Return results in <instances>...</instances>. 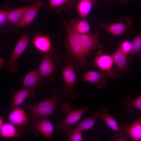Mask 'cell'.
<instances>
[{
    "label": "cell",
    "mask_w": 141,
    "mask_h": 141,
    "mask_svg": "<svg viewBox=\"0 0 141 141\" xmlns=\"http://www.w3.org/2000/svg\"><path fill=\"white\" fill-rule=\"evenodd\" d=\"M67 25L72 31L79 34H85L90 32V25L84 19L72 20Z\"/></svg>",
    "instance_id": "18"
},
{
    "label": "cell",
    "mask_w": 141,
    "mask_h": 141,
    "mask_svg": "<svg viewBox=\"0 0 141 141\" xmlns=\"http://www.w3.org/2000/svg\"><path fill=\"white\" fill-rule=\"evenodd\" d=\"M95 0H79L77 4L78 13L82 19L87 16L92 8Z\"/></svg>",
    "instance_id": "23"
},
{
    "label": "cell",
    "mask_w": 141,
    "mask_h": 141,
    "mask_svg": "<svg viewBox=\"0 0 141 141\" xmlns=\"http://www.w3.org/2000/svg\"><path fill=\"white\" fill-rule=\"evenodd\" d=\"M98 110L94 111L88 117L82 121L75 127L82 131H87L93 128L96 119H97Z\"/></svg>",
    "instance_id": "24"
},
{
    "label": "cell",
    "mask_w": 141,
    "mask_h": 141,
    "mask_svg": "<svg viewBox=\"0 0 141 141\" xmlns=\"http://www.w3.org/2000/svg\"><path fill=\"white\" fill-rule=\"evenodd\" d=\"M36 90L32 87H27L20 90L13 94V98L26 99L28 97H33L36 94Z\"/></svg>",
    "instance_id": "27"
},
{
    "label": "cell",
    "mask_w": 141,
    "mask_h": 141,
    "mask_svg": "<svg viewBox=\"0 0 141 141\" xmlns=\"http://www.w3.org/2000/svg\"><path fill=\"white\" fill-rule=\"evenodd\" d=\"M82 132L75 128L72 127L66 132V136L68 138L69 141H82L83 140Z\"/></svg>",
    "instance_id": "26"
},
{
    "label": "cell",
    "mask_w": 141,
    "mask_h": 141,
    "mask_svg": "<svg viewBox=\"0 0 141 141\" xmlns=\"http://www.w3.org/2000/svg\"><path fill=\"white\" fill-rule=\"evenodd\" d=\"M108 0L110 1H114L115 0Z\"/></svg>",
    "instance_id": "37"
},
{
    "label": "cell",
    "mask_w": 141,
    "mask_h": 141,
    "mask_svg": "<svg viewBox=\"0 0 141 141\" xmlns=\"http://www.w3.org/2000/svg\"><path fill=\"white\" fill-rule=\"evenodd\" d=\"M140 29L141 30V24ZM130 56L136 55L141 59V33L137 36L132 42V49Z\"/></svg>",
    "instance_id": "25"
},
{
    "label": "cell",
    "mask_w": 141,
    "mask_h": 141,
    "mask_svg": "<svg viewBox=\"0 0 141 141\" xmlns=\"http://www.w3.org/2000/svg\"><path fill=\"white\" fill-rule=\"evenodd\" d=\"M50 94L48 97L43 101L25 105V108L30 112V120H34L40 117L54 116L59 102L67 97L61 90L57 88H51Z\"/></svg>",
    "instance_id": "1"
},
{
    "label": "cell",
    "mask_w": 141,
    "mask_h": 141,
    "mask_svg": "<svg viewBox=\"0 0 141 141\" xmlns=\"http://www.w3.org/2000/svg\"><path fill=\"white\" fill-rule=\"evenodd\" d=\"M5 62L4 59L1 57H0V67L1 68L5 64Z\"/></svg>",
    "instance_id": "33"
},
{
    "label": "cell",
    "mask_w": 141,
    "mask_h": 141,
    "mask_svg": "<svg viewBox=\"0 0 141 141\" xmlns=\"http://www.w3.org/2000/svg\"><path fill=\"white\" fill-rule=\"evenodd\" d=\"M127 55L119 46L112 55L114 62L120 72L125 71L127 69L128 63Z\"/></svg>",
    "instance_id": "19"
},
{
    "label": "cell",
    "mask_w": 141,
    "mask_h": 141,
    "mask_svg": "<svg viewBox=\"0 0 141 141\" xmlns=\"http://www.w3.org/2000/svg\"><path fill=\"white\" fill-rule=\"evenodd\" d=\"M3 124V120L2 116L0 117V128H1Z\"/></svg>",
    "instance_id": "34"
},
{
    "label": "cell",
    "mask_w": 141,
    "mask_h": 141,
    "mask_svg": "<svg viewBox=\"0 0 141 141\" xmlns=\"http://www.w3.org/2000/svg\"><path fill=\"white\" fill-rule=\"evenodd\" d=\"M43 4L42 0H36L32 4L29 5L16 26L17 27L21 28L30 25L35 18Z\"/></svg>",
    "instance_id": "9"
},
{
    "label": "cell",
    "mask_w": 141,
    "mask_h": 141,
    "mask_svg": "<svg viewBox=\"0 0 141 141\" xmlns=\"http://www.w3.org/2000/svg\"><path fill=\"white\" fill-rule=\"evenodd\" d=\"M35 120L33 124V129L35 130L33 133L36 134H40L51 140L54 128L52 123L44 117L38 118Z\"/></svg>",
    "instance_id": "8"
},
{
    "label": "cell",
    "mask_w": 141,
    "mask_h": 141,
    "mask_svg": "<svg viewBox=\"0 0 141 141\" xmlns=\"http://www.w3.org/2000/svg\"><path fill=\"white\" fill-rule=\"evenodd\" d=\"M43 80L38 69L31 70L23 78L21 88L30 87L36 90H40L43 86Z\"/></svg>",
    "instance_id": "10"
},
{
    "label": "cell",
    "mask_w": 141,
    "mask_h": 141,
    "mask_svg": "<svg viewBox=\"0 0 141 141\" xmlns=\"http://www.w3.org/2000/svg\"><path fill=\"white\" fill-rule=\"evenodd\" d=\"M121 106L122 109L128 113L133 111L135 108L141 111V94L135 99L130 97L125 98Z\"/></svg>",
    "instance_id": "21"
},
{
    "label": "cell",
    "mask_w": 141,
    "mask_h": 141,
    "mask_svg": "<svg viewBox=\"0 0 141 141\" xmlns=\"http://www.w3.org/2000/svg\"><path fill=\"white\" fill-rule=\"evenodd\" d=\"M67 40L65 42L68 55L76 61L80 67L84 68L86 58L89 55L85 50L82 42L81 34L72 31L66 23Z\"/></svg>",
    "instance_id": "3"
},
{
    "label": "cell",
    "mask_w": 141,
    "mask_h": 141,
    "mask_svg": "<svg viewBox=\"0 0 141 141\" xmlns=\"http://www.w3.org/2000/svg\"><path fill=\"white\" fill-rule=\"evenodd\" d=\"M127 0H122L121 1V3L123 4H127Z\"/></svg>",
    "instance_id": "35"
},
{
    "label": "cell",
    "mask_w": 141,
    "mask_h": 141,
    "mask_svg": "<svg viewBox=\"0 0 141 141\" xmlns=\"http://www.w3.org/2000/svg\"><path fill=\"white\" fill-rule=\"evenodd\" d=\"M29 6V5H27L10 9L8 15V21L17 26Z\"/></svg>",
    "instance_id": "22"
},
{
    "label": "cell",
    "mask_w": 141,
    "mask_h": 141,
    "mask_svg": "<svg viewBox=\"0 0 141 141\" xmlns=\"http://www.w3.org/2000/svg\"><path fill=\"white\" fill-rule=\"evenodd\" d=\"M107 73L105 72L90 71L85 73L81 79L86 82L96 83L97 87L101 88L104 87L107 84Z\"/></svg>",
    "instance_id": "12"
},
{
    "label": "cell",
    "mask_w": 141,
    "mask_h": 141,
    "mask_svg": "<svg viewBox=\"0 0 141 141\" xmlns=\"http://www.w3.org/2000/svg\"><path fill=\"white\" fill-rule=\"evenodd\" d=\"M42 59L37 69L43 79L48 81L50 84L54 82L59 67L58 61L61 56L58 51L52 47L47 52H39Z\"/></svg>",
    "instance_id": "2"
},
{
    "label": "cell",
    "mask_w": 141,
    "mask_h": 141,
    "mask_svg": "<svg viewBox=\"0 0 141 141\" xmlns=\"http://www.w3.org/2000/svg\"><path fill=\"white\" fill-rule=\"evenodd\" d=\"M119 46L122 50L126 54H129L132 49V43L128 40L123 42Z\"/></svg>",
    "instance_id": "29"
},
{
    "label": "cell",
    "mask_w": 141,
    "mask_h": 141,
    "mask_svg": "<svg viewBox=\"0 0 141 141\" xmlns=\"http://www.w3.org/2000/svg\"><path fill=\"white\" fill-rule=\"evenodd\" d=\"M28 31L22 34L16 45L13 53L8 63L5 64L4 68L11 73H14L17 70L19 63L17 60L24 52L29 42Z\"/></svg>",
    "instance_id": "7"
},
{
    "label": "cell",
    "mask_w": 141,
    "mask_h": 141,
    "mask_svg": "<svg viewBox=\"0 0 141 141\" xmlns=\"http://www.w3.org/2000/svg\"><path fill=\"white\" fill-rule=\"evenodd\" d=\"M124 134L121 133H118L115 135L113 137L110 139V141H125L126 139Z\"/></svg>",
    "instance_id": "32"
},
{
    "label": "cell",
    "mask_w": 141,
    "mask_h": 141,
    "mask_svg": "<svg viewBox=\"0 0 141 141\" xmlns=\"http://www.w3.org/2000/svg\"><path fill=\"white\" fill-rule=\"evenodd\" d=\"M10 122L3 124L0 128V134L3 137L7 138H19L22 135L20 132L14 125Z\"/></svg>",
    "instance_id": "20"
},
{
    "label": "cell",
    "mask_w": 141,
    "mask_h": 141,
    "mask_svg": "<svg viewBox=\"0 0 141 141\" xmlns=\"http://www.w3.org/2000/svg\"><path fill=\"white\" fill-rule=\"evenodd\" d=\"M119 22L112 24H105L101 21L97 22V25L100 29L105 30L113 34L119 36L124 33L126 31L133 30L132 27L133 20L129 17H125L120 16L118 18Z\"/></svg>",
    "instance_id": "6"
},
{
    "label": "cell",
    "mask_w": 141,
    "mask_h": 141,
    "mask_svg": "<svg viewBox=\"0 0 141 141\" xmlns=\"http://www.w3.org/2000/svg\"><path fill=\"white\" fill-rule=\"evenodd\" d=\"M114 62L112 55L103 54L102 49L98 53L93 61L95 66L98 67L100 71L106 72L108 76L110 74V76H113L110 72Z\"/></svg>",
    "instance_id": "11"
},
{
    "label": "cell",
    "mask_w": 141,
    "mask_h": 141,
    "mask_svg": "<svg viewBox=\"0 0 141 141\" xmlns=\"http://www.w3.org/2000/svg\"><path fill=\"white\" fill-rule=\"evenodd\" d=\"M74 0H49V7L50 9H61L66 3Z\"/></svg>",
    "instance_id": "28"
},
{
    "label": "cell",
    "mask_w": 141,
    "mask_h": 141,
    "mask_svg": "<svg viewBox=\"0 0 141 141\" xmlns=\"http://www.w3.org/2000/svg\"><path fill=\"white\" fill-rule=\"evenodd\" d=\"M63 61L64 64L62 73L65 85L62 87L61 91L69 98H75L77 93L73 90V86L80 66L78 62L68 56L64 59Z\"/></svg>",
    "instance_id": "4"
},
{
    "label": "cell",
    "mask_w": 141,
    "mask_h": 141,
    "mask_svg": "<svg viewBox=\"0 0 141 141\" xmlns=\"http://www.w3.org/2000/svg\"><path fill=\"white\" fill-rule=\"evenodd\" d=\"M121 127L122 134L129 136L132 141L141 140V115L131 125L122 124Z\"/></svg>",
    "instance_id": "13"
},
{
    "label": "cell",
    "mask_w": 141,
    "mask_h": 141,
    "mask_svg": "<svg viewBox=\"0 0 141 141\" xmlns=\"http://www.w3.org/2000/svg\"><path fill=\"white\" fill-rule=\"evenodd\" d=\"M71 104L68 102H66L61 105V111L65 114L63 120L54 126V129L57 131L63 129L66 133L72 127V126L77 122L82 116L89 110V107L73 109L71 108Z\"/></svg>",
    "instance_id": "5"
},
{
    "label": "cell",
    "mask_w": 141,
    "mask_h": 141,
    "mask_svg": "<svg viewBox=\"0 0 141 141\" xmlns=\"http://www.w3.org/2000/svg\"><path fill=\"white\" fill-rule=\"evenodd\" d=\"M10 9H1L0 10V26L4 25L7 20L8 13Z\"/></svg>",
    "instance_id": "30"
},
{
    "label": "cell",
    "mask_w": 141,
    "mask_h": 141,
    "mask_svg": "<svg viewBox=\"0 0 141 141\" xmlns=\"http://www.w3.org/2000/svg\"><path fill=\"white\" fill-rule=\"evenodd\" d=\"M97 119L104 121L108 127L114 131L122 133V130L119 127L116 121L111 116L105 107H101L98 110Z\"/></svg>",
    "instance_id": "17"
},
{
    "label": "cell",
    "mask_w": 141,
    "mask_h": 141,
    "mask_svg": "<svg viewBox=\"0 0 141 141\" xmlns=\"http://www.w3.org/2000/svg\"><path fill=\"white\" fill-rule=\"evenodd\" d=\"M8 120L15 125L29 127L30 125L26 115L21 108L17 107L13 109L10 113Z\"/></svg>",
    "instance_id": "16"
},
{
    "label": "cell",
    "mask_w": 141,
    "mask_h": 141,
    "mask_svg": "<svg viewBox=\"0 0 141 141\" xmlns=\"http://www.w3.org/2000/svg\"><path fill=\"white\" fill-rule=\"evenodd\" d=\"M20 2H22L24 0H19ZM36 0H27V1L29 2H34Z\"/></svg>",
    "instance_id": "36"
},
{
    "label": "cell",
    "mask_w": 141,
    "mask_h": 141,
    "mask_svg": "<svg viewBox=\"0 0 141 141\" xmlns=\"http://www.w3.org/2000/svg\"><path fill=\"white\" fill-rule=\"evenodd\" d=\"M32 42L35 48L40 52H47L52 47L51 46V37L48 35L41 33H36Z\"/></svg>",
    "instance_id": "14"
},
{
    "label": "cell",
    "mask_w": 141,
    "mask_h": 141,
    "mask_svg": "<svg viewBox=\"0 0 141 141\" xmlns=\"http://www.w3.org/2000/svg\"><path fill=\"white\" fill-rule=\"evenodd\" d=\"M25 99V98H13L10 107L11 108L18 107L22 104Z\"/></svg>",
    "instance_id": "31"
},
{
    "label": "cell",
    "mask_w": 141,
    "mask_h": 141,
    "mask_svg": "<svg viewBox=\"0 0 141 141\" xmlns=\"http://www.w3.org/2000/svg\"><path fill=\"white\" fill-rule=\"evenodd\" d=\"M100 32L97 31L95 33L89 32L88 33L81 34L82 43L85 50L89 54L90 51L96 48L102 49V46L98 43V38Z\"/></svg>",
    "instance_id": "15"
}]
</instances>
